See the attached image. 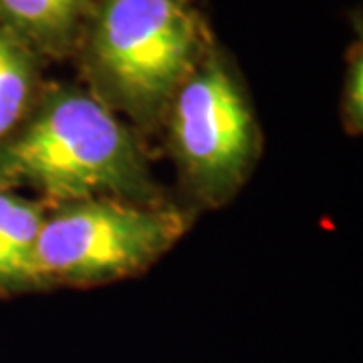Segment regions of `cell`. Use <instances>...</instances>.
<instances>
[{
    "mask_svg": "<svg viewBox=\"0 0 363 363\" xmlns=\"http://www.w3.org/2000/svg\"><path fill=\"white\" fill-rule=\"evenodd\" d=\"M0 188L33 190L47 208L105 196L160 200L130 128L75 85H45L0 143Z\"/></svg>",
    "mask_w": 363,
    "mask_h": 363,
    "instance_id": "1",
    "label": "cell"
},
{
    "mask_svg": "<svg viewBox=\"0 0 363 363\" xmlns=\"http://www.w3.org/2000/svg\"><path fill=\"white\" fill-rule=\"evenodd\" d=\"M212 47L196 0H97L75 55L89 93L152 128Z\"/></svg>",
    "mask_w": 363,
    "mask_h": 363,
    "instance_id": "2",
    "label": "cell"
},
{
    "mask_svg": "<svg viewBox=\"0 0 363 363\" xmlns=\"http://www.w3.org/2000/svg\"><path fill=\"white\" fill-rule=\"evenodd\" d=\"M162 200L93 198L49 208L35 247V289L99 285L145 271L188 230Z\"/></svg>",
    "mask_w": 363,
    "mask_h": 363,
    "instance_id": "3",
    "label": "cell"
},
{
    "mask_svg": "<svg viewBox=\"0 0 363 363\" xmlns=\"http://www.w3.org/2000/svg\"><path fill=\"white\" fill-rule=\"evenodd\" d=\"M164 121L190 192L206 206L226 204L255 166L260 135L242 79L220 49L212 47L182 83Z\"/></svg>",
    "mask_w": 363,
    "mask_h": 363,
    "instance_id": "4",
    "label": "cell"
},
{
    "mask_svg": "<svg viewBox=\"0 0 363 363\" xmlns=\"http://www.w3.org/2000/svg\"><path fill=\"white\" fill-rule=\"evenodd\" d=\"M97 0H0V18L43 61L75 55Z\"/></svg>",
    "mask_w": 363,
    "mask_h": 363,
    "instance_id": "5",
    "label": "cell"
},
{
    "mask_svg": "<svg viewBox=\"0 0 363 363\" xmlns=\"http://www.w3.org/2000/svg\"><path fill=\"white\" fill-rule=\"evenodd\" d=\"M47 212L37 198L0 188V293L35 289L33 259Z\"/></svg>",
    "mask_w": 363,
    "mask_h": 363,
    "instance_id": "6",
    "label": "cell"
},
{
    "mask_svg": "<svg viewBox=\"0 0 363 363\" xmlns=\"http://www.w3.org/2000/svg\"><path fill=\"white\" fill-rule=\"evenodd\" d=\"M43 59L0 18V143L13 133L35 101L43 83Z\"/></svg>",
    "mask_w": 363,
    "mask_h": 363,
    "instance_id": "7",
    "label": "cell"
},
{
    "mask_svg": "<svg viewBox=\"0 0 363 363\" xmlns=\"http://www.w3.org/2000/svg\"><path fill=\"white\" fill-rule=\"evenodd\" d=\"M362 45L357 43L351 47L350 65L345 75V87H343V117L351 133L362 131L363 121V105H362Z\"/></svg>",
    "mask_w": 363,
    "mask_h": 363,
    "instance_id": "8",
    "label": "cell"
}]
</instances>
